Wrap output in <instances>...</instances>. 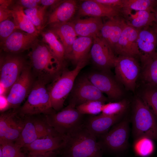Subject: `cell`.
I'll return each instance as SVG.
<instances>
[{
  "mask_svg": "<svg viewBox=\"0 0 157 157\" xmlns=\"http://www.w3.org/2000/svg\"><path fill=\"white\" fill-rule=\"evenodd\" d=\"M129 106V102L125 99L119 101L109 102L102 106V113L109 115H123Z\"/></svg>",
  "mask_w": 157,
  "mask_h": 157,
  "instance_id": "34",
  "label": "cell"
},
{
  "mask_svg": "<svg viewBox=\"0 0 157 157\" xmlns=\"http://www.w3.org/2000/svg\"><path fill=\"white\" fill-rule=\"evenodd\" d=\"M93 38L78 37L74 40L71 51L67 58L76 65L81 61L89 56Z\"/></svg>",
  "mask_w": 157,
  "mask_h": 157,
  "instance_id": "25",
  "label": "cell"
},
{
  "mask_svg": "<svg viewBox=\"0 0 157 157\" xmlns=\"http://www.w3.org/2000/svg\"><path fill=\"white\" fill-rule=\"evenodd\" d=\"M42 40L47 46L50 51L60 64L64 66L66 59L64 47L56 35L52 31L47 28L40 33Z\"/></svg>",
  "mask_w": 157,
  "mask_h": 157,
  "instance_id": "26",
  "label": "cell"
},
{
  "mask_svg": "<svg viewBox=\"0 0 157 157\" xmlns=\"http://www.w3.org/2000/svg\"><path fill=\"white\" fill-rule=\"evenodd\" d=\"M73 105L69 104L61 111L44 115L49 124L58 132L65 135L84 122L83 115Z\"/></svg>",
  "mask_w": 157,
  "mask_h": 157,
  "instance_id": "7",
  "label": "cell"
},
{
  "mask_svg": "<svg viewBox=\"0 0 157 157\" xmlns=\"http://www.w3.org/2000/svg\"><path fill=\"white\" fill-rule=\"evenodd\" d=\"M65 136L60 134L40 138L22 149L27 155L44 154L53 151L60 152L65 145Z\"/></svg>",
  "mask_w": 157,
  "mask_h": 157,
  "instance_id": "16",
  "label": "cell"
},
{
  "mask_svg": "<svg viewBox=\"0 0 157 157\" xmlns=\"http://www.w3.org/2000/svg\"><path fill=\"white\" fill-rule=\"evenodd\" d=\"M78 6L76 0H60L49 9L46 27L70 22L77 11Z\"/></svg>",
  "mask_w": 157,
  "mask_h": 157,
  "instance_id": "15",
  "label": "cell"
},
{
  "mask_svg": "<svg viewBox=\"0 0 157 157\" xmlns=\"http://www.w3.org/2000/svg\"><path fill=\"white\" fill-rule=\"evenodd\" d=\"M48 27L56 35L62 44L67 59L71 51L73 44L77 36L72 23L70 22Z\"/></svg>",
  "mask_w": 157,
  "mask_h": 157,
  "instance_id": "24",
  "label": "cell"
},
{
  "mask_svg": "<svg viewBox=\"0 0 157 157\" xmlns=\"http://www.w3.org/2000/svg\"><path fill=\"white\" fill-rule=\"evenodd\" d=\"M123 17L127 25L138 30L151 26L155 20L153 12L147 10L135 11Z\"/></svg>",
  "mask_w": 157,
  "mask_h": 157,
  "instance_id": "28",
  "label": "cell"
},
{
  "mask_svg": "<svg viewBox=\"0 0 157 157\" xmlns=\"http://www.w3.org/2000/svg\"><path fill=\"white\" fill-rule=\"evenodd\" d=\"M139 30L127 25L124 28L114 50L119 55L135 58L139 56L137 40Z\"/></svg>",
  "mask_w": 157,
  "mask_h": 157,
  "instance_id": "18",
  "label": "cell"
},
{
  "mask_svg": "<svg viewBox=\"0 0 157 157\" xmlns=\"http://www.w3.org/2000/svg\"><path fill=\"white\" fill-rule=\"evenodd\" d=\"M14 0H0V22L12 17L10 8Z\"/></svg>",
  "mask_w": 157,
  "mask_h": 157,
  "instance_id": "40",
  "label": "cell"
},
{
  "mask_svg": "<svg viewBox=\"0 0 157 157\" xmlns=\"http://www.w3.org/2000/svg\"><path fill=\"white\" fill-rule=\"evenodd\" d=\"M130 121L127 117L123 118L100 137L99 141L103 150L117 153L125 150L128 144Z\"/></svg>",
  "mask_w": 157,
  "mask_h": 157,
  "instance_id": "8",
  "label": "cell"
},
{
  "mask_svg": "<svg viewBox=\"0 0 157 157\" xmlns=\"http://www.w3.org/2000/svg\"><path fill=\"white\" fill-rule=\"evenodd\" d=\"M103 103L98 101H92L82 104L76 107L81 114L95 115L101 112Z\"/></svg>",
  "mask_w": 157,
  "mask_h": 157,
  "instance_id": "37",
  "label": "cell"
},
{
  "mask_svg": "<svg viewBox=\"0 0 157 157\" xmlns=\"http://www.w3.org/2000/svg\"><path fill=\"white\" fill-rule=\"evenodd\" d=\"M151 26H152L157 34V24L154 22Z\"/></svg>",
  "mask_w": 157,
  "mask_h": 157,
  "instance_id": "46",
  "label": "cell"
},
{
  "mask_svg": "<svg viewBox=\"0 0 157 157\" xmlns=\"http://www.w3.org/2000/svg\"><path fill=\"white\" fill-rule=\"evenodd\" d=\"M107 6L121 10L123 5V0H95Z\"/></svg>",
  "mask_w": 157,
  "mask_h": 157,
  "instance_id": "42",
  "label": "cell"
},
{
  "mask_svg": "<svg viewBox=\"0 0 157 157\" xmlns=\"http://www.w3.org/2000/svg\"><path fill=\"white\" fill-rule=\"evenodd\" d=\"M28 56L32 73L36 79L47 83L63 71L64 66L52 55L42 40H37L29 50Z\"/></svg>",
  "mask_w": 157,
  "mask_h": 157,
  "instance_id": "2",
  "label": "cell"
},
{
  "mask_svg": "<svg viewBox=\"0 0 157 157\" xmlns=\"http://www.w3.org/2000/svg\"><path fill=\"white\" fill-rule=\"evenodd\" d=\"M41 0H15V3L22 7L24 9L37 7L40 5Z\"/></svg>",
  "mask_w": 157,
  "mask_h": 157,
  "instance_id": "41",
  "label": "cell"
},
{
  "mask_svg": "<svg viewBox=\"0 0 157 157\" xmlns=\"http://www.w3.org/2000/svg\"><path fill=\"white\" fill-rule=\"evenodd\" d=\"M70 22L77 36L93 38L99 35L103 24L101 18L95 17L85 19L76 18Z\"/></svg>",
  "mask_w": 157,
  "mask_h": 157,
  "instance_id": "23",
  "label": "cell"
},
{
  "mask_svg": "<svg viewBox=\"0 0 157 157\" xmlns=\"http://www.w3.org/2000/svg\"><path fill=\"white\" fill-rule=\"evenodd\" d=\"M29 64L20 54L2 52L0 57V88L8 93L24 69Z\"/></svg>",
  "mask_w": 157,
  "mask_h": 157,
  "instance_id": "6",
  "label": "cell"
},
{
  "mask_svg": "<svg viewBox=\"0 0 157 157\" xmlns=\"http://www.w3.org/2000/svg\"><path fill=\"white\" fill-rule=\"evenodd\" d=\"M47 83L36 79L23 105L19 108L20 114L24 116L42 114L46 115L54 112L52 108Z\"/></svg>",
  "mask_w": 157,
  "mask_h": 157,
  "instance_id": "5",
  "label": "cell"
},
{
  "mask_svg": "<svg viewBox=\"0 0 157 157\" xmlns=\"http://www.w3.org/2000/svg\"><path fill=\"white\" fill-rule=\"evenodd\" d=\"M17 29H19L12 17L0 22V43L4 41Z\"/></svg>",
  "mask_w": 157,
  "mask_h": 157,
  "instance_id": "38",
  "label": "cell"
},
{
  "mask_svg": "<svg viewBox=\"0 0 157 157\" xmlns=\"http://www.w3.org/2000/svg\"><path fill=\"white\" fill-rule=\"evenodd\" d=\"M137 44L141 62L156 52L157 34L152 26L139 30Z\"/></svg>",
  "mask_w": 157,
  "mask_h": 157,
  "instance_id": "22",
  "label": "cell"
},
{
  "mask_svg": "<svg viewBox=\"0 0 157 157\" xmlns=\"http://www.w3.org/2000/svg\"><path fill=\"white\" fill-rule=\"evenodd\" d=\"M25 116L24 127L18 138L14 142L22 149L40 138L35 129L33 116Z\"/></svg>",
  "mask_w": 157,
  "mask_h": 157,
  "instance_id": "29",
  "label": "cell"
},
{
  "mask_svg": "<svg viewBox=\"0 0 157 157\" xmlns=\"http://www.w3.org/2000/svg\"><path fill=\"white\" fill-rule=\"evenodd\" d=\"M127 25L121 15L108 18L100 30L99 36L109 44L114 52L115 48L124 28Z\"/></svg>",
  "mask_w": 157,
  "mask_h": 157,
  "instance_id": "21",
  "label": "cell"
},
{
  "mask_svg": "<svg viewBox=\"0 0 157 157\" xmlns=\"http://www.w3.org/2000/svg\"><path fill=\"white\" fill-rule=\"evenodd\" d=\"M59 151H53L44 154L35 155H27L26 157H60Z\"/></svg>",
  "mask_w": 157,
  "mask_h": 157,
  "instance_id": "43",
  "label": "cell"
},
{
  "mask_svg": "<svg viewBox=\"0 0 157 157\" xmlns=\"http://www.w3.org/2000/svg\"><path fill=\"white\" fill-rule=\"evenodd\" d=\"M121 115H109L101 113L89 117L84 123L88 130L97 138L107 133L123 118Z\"/></svg>",
  "mask_w": 157,
  "mask_h": 157,
  "instance_id": "20",
  "label": "cell"
},
{
  "mask_svg": "<svg viewBox=\"0 0 157 157\" xmlns=\"http://www.w3.org/2000/svg\"><path fill=\"white\" fill-rule=\"evenodd\" d=\"M88 79L102 93L106 94L108 98L116 100L120 98L123 92L116 81L104 72H93L87 76Z\"/></svg>",
  "mask_w": 157,
  "mask_h": 157,
  "instance_id": "17",
  "label": "cell"
},
{
  "mask_svg": "<svg viewBox=\"0 0 157 157\" xmlns=\"http://www.w3.org/2000/svg\"><path fill=\"white\" fill-rule=\"evenodd\" d=\"M19 108H10L1 112L0 144L14 143L19 137L25 122V116L20 114Z\"/></svg>",
  "mask_w": 157,
  "mask_h": 157,
  "instance_id": "9",
  "label": "cell"
},
{
  "mask_svg": "<svg viewBox=\"0 0 157 157\" xmlns=\"http://www.w3.org/2000/svg\"><path fill=\"white\" fill-rule=\"evenodd\" d=\"M48 8L40 5L33 8L24 9L25 13L40 34L46 27Z\"/></svg>",
  "mask_w": 157,
  "mask_h": 157,
  "instance_id": "31",
  "label": "cell"
},
{
  "mask_svg": "<svg viewBox=\"0 0 157 157\" xmlns=\"http://www.w3.org/2000/svg\"><path fill=\"white\" fill-rule=\"evenodd\" d=\"M148 86L143 93L142 99L151 108L157 119V86Z\"/></svg>",
  "mask_w": 157,
  "mask_h": 157,
  "instance_id": "36",
  "label": "cell"
},
{
  "mask_svg": "<svg viewBox=\"0 0 157 157\" xmlns=\"http://www.w3.org/2000/svg\"><path fill=\"white\" fill-rule=\"evenodd\" d=\"M38 115L32 116L35 129L40 138L61 134L49 124L44 115L43 117Z\"/></svg>",
  "mask_w": 157,
  "mask_h": 157,
  "instance_id": "33",
  "label": "cell"
},
{
  "mask_svg": "<svg viewBox=\"0 0 157 157\" xmlns=\"http://www.w3.org/2000/svg\"><path fill=\"white\" fill-rule=\"evenodd\" d=\"M29 64L11 87L7 96L9 109L19 108L28 97L35 80Z\"/></svg>",
  "mask_w": 157,
  "mask_h": 157,
  "instance_id": "11",
  "label": "cell"
},
{
  "mask_svg": "<svg viewBox=\"0 0 157 157\" xmlns=\"http://www.w3.org/2000/svg\"><path fill=\"white\" fill-rule=\"evenodd\" d=\"M134 147L137 152L140 155L146 156L153 151L154 146L152 140L142 138L134 141Z\"/></svg>",
  "mask_w": 157,
  "mask_h": 157,
  "instance_id": "39",
  "label": "cell"
},
{
  "mask_svg": "<svg viewBox=\"0 0 157 157\" xmlns=\"http://www.w3.org/2000/svg\"><path fill=\"white\" fill-rule=\"evenodd\" d=\"M153 12L154 14L155 17V23L157 24V6L154 9Z\"/></svg>",
  "mask_w": 157,
  "mask_h": 157,
  "instance_id": "45",
  "label": "cell"
},
{
  "mask_svg": "<svg viewBox=\"0 0 157 157\" xmlns=\"http://www.w3.org/2000/svg\"><path fill=\"white\" fill-rule=\"evenodd\" d=\"M39 35L17 29L0 43L1 51L7 53L20 54L29 50L38 40Z\"/></svg>",
  "mask_w": 157,
  "mask_h": 157,
  "instance_id": "14",
  "label": "cell"
},
{
  "mask_svg": "<svg viewBox=\"0 0 157 157\" xmlns=\"http://www.w3.org/2000/svg\"><path fill=\"white\" fill-rule=\"evenodd\" d=\"M142 76L148 86H157V51L154 54L141 62Z\"/></svg>",
  "mask_w": 157,
  "mask_h": 157,
  "instance_id": "32",
  "label": "cell"
},
{
  "mask_svg": "<svg viewBox=\"0 0 157 157\" xmlns=\"http://www.w3.org/2000/svg\"><path fill=\"white\" fill-rule=\"evenodd\" d=\"M134 141L147 138L157 141V119L142 99L137 97L134 101L131 120Z\"/></svg>",
  "mask_w": 157,
  "mask_h": 157,
  "instance_id": "3",
  "label": "cell"
},
{
  "mask_svg": "<svg viewBox=\"0 0 157 157\" xmlns=\"http://www.w3.org/2000/svg\"><path fill=\"white\" fill-rule=\"evenodd\" d=\"M10 8L12 17L19 29L30 34H40L25 13L24 9L22 7L15 1Z\"/></svg>",
  "mask_w": 157,
  "mask_h": 157,
  "instance_id": "27",
  "label": "cell"
},
{
  "mask_svg": "<svg viewBox=\"0 0 157 157\" xmlns=\"http://www.w3.org/2000/svg\"><path fill=\"white\" fill-rule=\"evenodd\" d=\"M157 6V0H123L121 15L126 16L133 11L147 10L153 12Z\"/></svg>",
  "mask_w": 157,
  "mask_h": 157,
  "instance_id": "30",
  "label": "cell"
},
{
  "mask_svg": "<svg viewBox=\"0 0 157 157\" xmlns=\"http://www.w3.org/2000/svg\"><path fill=\"white\" fill-rule=\"evenodd\" d=\"M115 76L128 90L134 91L140 67L135 58L119 55L114 64Z\"/></svg>",
  "mask_w": 157,
  "mask_h": 157,
  "instance_id": "10",
  "label": "cell"
},
{
  "mask_svg": "<svg viewBox=\"0 0 157 157\" xmlns=\"http://www.w3.org/2000/svg\"><path fill=\"white\" fill-rule=\"evenodd\" d=\"M89 56L83 60L71 70H63L57 77L52 85L48 88L52 107L54 110L59 111L74 87L76 77L87 64Z\"/></svg>",
  "mask_w": 157,
  "mask_h": 157,
  "instance_id": "4",
  "label": "cell"
},
{
  "mask_svg": "<svg viewBox=\"0 0 157 157\" xmlns=\"http://www.w3.org/2000/svg\"><path fill=\"white\" fill-rule=\"evenodd\" d=\"M78 5L76 18L89 16L92 17H106L111 18L121 15L120 10L110 7L96 2L95 0L81 1Z\"/></svg>",
  "mask_w": 157,
  "mask_h": 157,
  "instance_id": "19",
  "label": "cell"
},
{
  "mask_svg": "<svg viewBox=\"0 0 157 157\" xmlns=\"http://www.w3.org/2000/svg\"><path fill=\"white\" fill-rule=\"evenodd\" d=\"M72 90V98L69 104L76 107L89 101H98L104 103L108 100L87 76L78 79L75 82Z\"/></svg>",
  "mask_w": 157,
  "mask_h": 157,
  "instance_id": "12",
  "label": "cell"
},
{
  "mask_svg": "<svg viewBox=\"0 0 157 157\" xmlns=\"http://www.w3.org/2000/svg\"><path fill=\"white\" fill-rule=\"evenodd\" d=\"M93 38L89 57L99 69L108 71L114 67L116 57L115 53L108 43L99 35Z\"/></svg>",
  "mask_w": 157,
  "mask_h": 157,
  "instance_id": "13",
  "label": "cell"
},
{
  "mask_svg": "<svg viewBox=\"0 0 157 157\" xmlns=\"http://www.w3.org/2000/svg\"><path fill=\"white\" fill-rule=\"evenodd\" d=\"M22 149L15 143L0 144V157H26Z\"/></svg>",
  "mask_w": 157,
  "mask_h": 157,
  "instance_id": "35",
  "label": "cell"
},
{
  "mask_svg": "<svg viewBox=\"0 0 157 157\" xmlns=\"http://www.w3.org/2000/svg\"><path fill=\"white\" fill-rule=\"evenodd\" d=\"M59 0H41L40 5L50 8L60 1Z\"/></svg>",
  "mask_w": 157,
  "mask_h": 157,
  "instance_id": "44",
  "label": "cell"
},
{
  "mask_svg": "<svg viewBox=\"0 0 157 157\" xmlns=\"http://www.w3.org/2000/svg\"><path fill=\"white\" fill-rule=\"evenodd\" d=\"M65 135V145L60 151L61 157H101L102 147L84 122Z\"/></svg>",
  "mask_w": 157,
  "mask_h": 157,
  "instance_id": "1",
  "label": "cell"
}]
</instances>
